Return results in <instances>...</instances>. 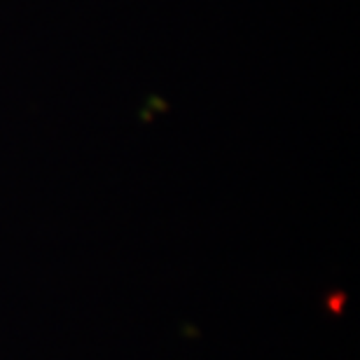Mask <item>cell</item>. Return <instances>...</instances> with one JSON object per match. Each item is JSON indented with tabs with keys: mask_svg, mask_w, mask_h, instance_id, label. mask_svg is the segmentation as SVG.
Wrapping results in <instances>:
<instances>
[{
	"mask_svg": "<svg viewBox=\"0 0 360 360\" xmlns=\"http://www.w3.org/2000/svg\"><path fill=\"white\" fill-rule=\"evenodd\" d=\"M344 304H347V292H344V290H333L326 297V307H328V311L333 316H342Z\"/></svg>",
	"mask_w": 360,
	"mask_h": 360,
	"instance_id": "6da1fadb",
	"label": "cell"
}]
</instances>
